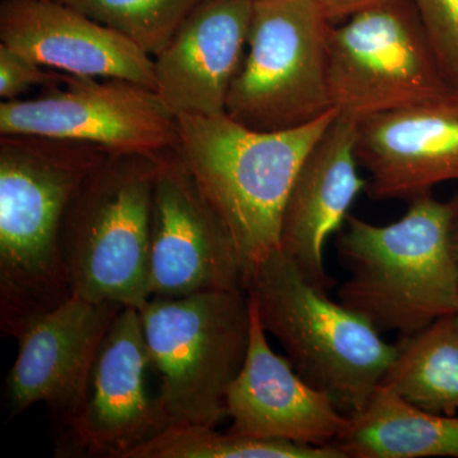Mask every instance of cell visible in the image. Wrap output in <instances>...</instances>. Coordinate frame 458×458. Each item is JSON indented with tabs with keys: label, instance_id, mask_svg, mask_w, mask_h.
<instances>
[{
	"label": "cell",
	"instance_id": "24",
	"mask_svg": "<svg viewBox=\"0 0 458 458\" xmlns=\"http://www.w3.org/2000/svg\"><path fill=\"white\" fill-rule=\"evenodd\" d=\"M333 25L387 0H313Z\"/></svg>",
	"mask_w": 458,
	"mask_h": 458
},
{
	"label": "cell",
	"instance_id": "23",
	"mask_svg": "<svg viewBox=\"0 0 458 458\" xmlns=\"http://www.w3.org/2000/svg\"><path fill=\"white\" fill-rule=\"evenodd\" d=\"M71 75L54 72L29 59L7 45L0 44V98L18 99L31 87L65 84Z\"/></svg>",
	"mask_w": 458,
	"mask_h": 458
},
{
	"label": "cell",
	"instance_id": "5",
	"mask_svg": "<svg viewBox=\"0 0 458 458\" xmlns=\"http://www.w3.org/2000/svg\"><path fill=\"white\" fill-rule=\"evenodd\" d=\"M158 155H108L78 190L63 225L72 297L140 310L150 300L149 246Z\"/></svg>",
	"mask_w": 458,
	"mask_h": 458
},
{
	"label": "cell",
	"instance_id": "14",
	"mask_svg": "<svg viewBox=\"0 0 458 458\" xmlns=\"http://www.w3.org/2000/svg\"><path fill=\"white\" fill-rule=\"evenodd\" d=\"M250 303V339L242 369L227 394L228 432L307 445H333L349 417L310 385L288 358L267 342L255 304Z\"/></svg>",
	"mask_w": 458,
	"mask_h": 458
},
{
	"label": "cell",
	"instance_id": "1",
	"mask_svg": "<svg viewBox=\"0 0 458 458\" xmlns=\"http://www.w3.org/2000/svg\"><path fill=\"white\" fill-rule=\"evenodd\" d=\"M110 155L80 141L0 134V327L27 325L72 297L62 233L90 172Z\"/></svg>",
	"mask_w": 458,
	"mask_h": 458
},
{
	"label": "cell",
	"instance_id": "3",
	"mask_svg": "<svg viewBox=\"0 0 458 458\" xmlns=\"http://www.w3.org/2000/svg\"><path fill=\"white\" fill-rule=\"evenodd\" d=\"M337 114L279 131H259L228 116H177V155L221 216L247 274L280 250L289 192L304 158Z\"/></svg>",
	"mask_w": 458,
	"mask_h": 458
},
{
	"label": "cell",
	"instance_id": "15",
	"mask_svg": "<svg viewBox=\"0 0 458 458\" xmlns=\"http://www.w3.org/2000/svg\"><path fill=\"white\" fill-rule=\"evenodd\" d=\"M0 40L45 68L155 90V60L98 21L54 0H4Z\"/></svg>",
	"mask_w": 458,
	"mask_h": 458
},
{
	"label": "cell",
	"instance_id": "13",
	"mask_svg": "<svg viewBox=\"0 0 458 458\" xmlns=\"http://www.w3.org/2000/svg\"><path fill=\"white\" fill-rule=\"evenodd\" d=\"M355 152L375 200L411 201L458 181V90L363 120Z\"/></svg>",
	"mask_w": 458,
	"mask_h": 458
},
{
	"label": "cell",
	"instance_id": "21",
	"mask_svg": "<svg viewBox=\"0 0 458 458\" xmlns=\"http://www.w3.org/2000/svg\"><path fill=\"white\" fill-rule=\"evenodd\" d=\"M110 27L158 56L204 0H54Z\"/></svg>",
	"mask_w": 458,
	"mask_h": 458
},
{
	"label": "cell",
	"instance_id": "25",
	"mask_svg": "<svg viewBox=\"0 0 458 458\" xmlns=\"http://www.w3.org/2000/svg\"><path fill=\"white\" fill-rule=\"evenodd\" d=\"M452 246H454V256L458 261V216L454 221V231H452Z\"/></svg>",
	"mask_w": 458,
	"mask_h": 458
},
{
	"label": "cell",
	"instance_id": "11",
	"mask_svg": "<svg viewBox=\"0 0 458 458\" xmlns=\"http://www.w3.org/2000/svg\"><path fill=\"white\" fill-rule=\"evenodd\" d=\"M149 288L150 298L243 289L242 265L231 234L174 148L159 153Z\"/></svg>",
	"mask_w": 458,
	"mask_h": 458
},
{
	"label": "cell",
	"instance_id": "26",
	"mask_svg": "<svg viewBox=\"0 0 458 458\" xmlns=\"http://www.w3.org/2000/svg\"><path fill=\"white\" fill-rule=\"evenodd\" d=\"M457 312H458V307H457Z\"/></svg>",
	"mask_w": 458,
	"mask_h": 458
},
{
	"label": "cell",
	"instance_id": "9",
	"mask_svg": "<svg viewBox=\"0 0 458 458\" xmlns=\"http://www.w3.org/2000/svg\"><path fill=\"white\" fill-rule=\"evenodd\" d=\"M0 134L80 141L110 155H158L177 144V117L155 90L123 80L71 75L65 89L0 104Z\"/></svg>",
	"mask_w": 458,
	"mask_h": 458
},
{
	"label": "cell",
	"instance_id": "4",
	"mask_svg": "<svg viewBox=\"0 0 458 458\" xmlns=\"http://www.w3.org/2000/svg\"><path fill=\"white\" fill-rule=\"evenodd\" d=\"M243 289L264 330L294 369L352 417L369 403L390 369L396 344L369 319L313 284L282 250L247 274Z\"/></svg>",
	"mask_w": 458,
	"mask_h": 458
},
{
	"label": "cell",
	"instance_id": "2",
	"mask_svg": "<svg viewBox=\"0 0 458 458\" xmlns=\"http://www.w3.org/2000/svg\"><path fill=\"white\" fill-rule=\"evenodd\" d=\"M458 195L442 201L433 194L409 201L390 225L349 216L336 238V254L348 279L340 302L379 331L411 335L434 319L457 312L458 261L452 231Z\"/></svg>",
	"mask_w": 458,
	"mask_h": 458
},
{
	"label": "cell",
	"instance_id": "18",
	"mask_svg": "<svg viewBox=\"0 0 458 458\" xmlns=\"http://www.w3.org/2000/svg\"><path fill=\"white\" fill-rule=\"evenodd\" d=\"M333 445L345 458H458V417L419 408L379 385Z\"/></svg>",
	"mask_w": 458,
	"mask_h": 458
},
{
	"label": "cell",
	"instance_id": "12",
	"mask_svg": "<svg viewBox=\"0 0 458 458\" xmlns=\"http://www.w3.org/2000/svg\"><path fill=\"white\" fill-rule=\"evenodd\" d=\"M123 309L71 297L30 322L16 339L17 357L5 381L12 415L45 403L62 426L81 400L99 346Z\"/></svg>",
	"mask_w": 458,
	"mask_h": 458
},
{
	"label": "cell",
	"instance_id": "8",
	"mask_svg": "<svg viewBox=\"0 0 458 458\" xmlns=\"http://www.w3.org/2000/svg\"><path fill=\"white\" fill-rule=\"evenodd\" d=\"M333 106L358 122L450 92L411 0H387L331 26Z\"/></svg>",
	"mask_w": 458,
	"mask_h": 458
},
{
	"label": "cell",
	"instance_id": "6",
	"mask_svg": "<svg viewBox=\"0 0 458 458\" xmlns=\"http://www.w3.org/2000/svg\"><path fill=\"white\" fill-rule=\"evenodd\" d=\"M140 313L168 426H218L227 418L228 390L246 358L249 295L232 289L152 297Z\"/></svg>",
	"mask_w": 458,
	"mask_h": 458
},
{
	"label": "cell",
	"instance_id": "10",
	"mask_svg": "<svg viewBox=\"0 0 458 458\" xmlns=\"http://www.w3.org/2000/svg\"><path fill=\"white\" fill-rule=\"evenodd\" d=\"M140 310L123 307L99 346L81 400L59 427V445L84 456L128 458L168 426L148 388Z\"/></svg>",
	"mask_w": 458,
	"mask_h": 458
},
{
	"label": "cell",
	"instance_id": "7",
	"mask_svg": "<svg viewBox=\"0 0 458 458\" xmlns=\"http://www.w3.org/2000/svg\"><path fill=\"white\" fill-rule=\"evenodd\" d=\"M331 26L313 0H255L228 116L254 131H279L335 108L328 86Z\"/></svg>",
	"mask_w": 458,
	"mask_h": 458
},
{
	"label": "cell",
	"instance_id": "22",
	"mask_svg": "<svg viewBox=\"0 0 458 458\" xmlns=\"http://www.w3.org/2000/svg\"><path fill=\"white\" fill-rule=\"evenodd\" d=\"M445 81L458 90V0H411Z\"/></svg>",
	"mask_w": 458,
	"mask_h": 458
},
{
	"label": "cell",
	"instance_id": "19",
	"mask_svg": "<svg viewBox=\"0 0 458 458\" xmlns=\"http://www.w3.org/2000/svg\"><path fill=\"white\" fill-rule=\"evenodd\" d=\"M381 385L419 408L457 415L458 312L403 336Z\"/></svg>",
	"mask_w": 458,
	"mask_h": 458
},
{
	"label": "cell",
	"instance_id": "20",
	"mask_svg": "<svg viewBox=\"0 0 458 458\" xmlns=\"http://www.w3.org/2000/svg\"><path fill=\"white\" fill-rule=\"evenodd\" d=\"M128 458H345L335 445L221 433L203 424H171Z\"/></svg>",
	"mask_w": 458,
	"mask_h": 458
},
{
	"label": "cell",
	"instance_id": "17",
	"mask_svg": "<svg viewBox=\"0 0 458 458\" xmlns=\"http://www.w3.org/2000/svg\"><path fill=\"white\" fill-rule=\"evenodd\" d=\"M358 126L357 119L337 111L304 158L283 213L280 250L325 291L331 284L324 256L328 237L342 231L352 204L367 188L358 172Z\"/></svg>",
	"mask_w": 458,
	"mask_h": 458
},
{
	"label": "cell",
	"instance_id": "16",
	"mask_svg": "<svg viewBox=\"0 0 458 458\" xmlns=\"http://www.w3.org/2000/svg\"><path fill=\"white\" fill-rule=\"evenodd\" d=\"M255 0H204L156 56L155 92L174 116L227 114Z\"/></svg>",
	"mask_w": 458,
	"mask_h": 458
}]
</instances>
